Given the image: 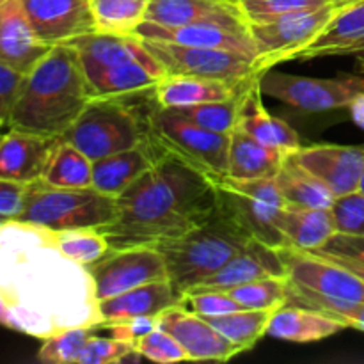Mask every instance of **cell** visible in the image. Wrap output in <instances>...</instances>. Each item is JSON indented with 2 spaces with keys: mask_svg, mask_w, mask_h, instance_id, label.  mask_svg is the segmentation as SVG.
Listing matches in <instances>:
<instances>
[{
  "mask_svg": "<svg viewBox=\"0 0 364 364\" xmlns=\"http://www.w3.org/2000/svg\"><path fill=\"white\" fill-rule=\"evenodd\" d=\"M116 203V220L100 230L110 251L181 237L219 208V187L205 171L164 148Z\"/></svg>",
  "mask_w": 364,
  "mask_h": 364,
  "instance_id": "obj_1",
  "label": "cell"
},
{
  "mask_svg": "<svg viewBox=\"0 0 364 364\" xmlns=\"http://www.w3.org/2000/svg\"><path fill=\"white\" fill-rule=\"evenodd\" d=\"M95 98L84 64L70 43L53 45L25 75L6 127L43 137H63Z\"/></svg>",
  "mask_w": 364,
  "mask_h": 364,
  "instance_id": "obj_2",
  "label": "cell"
},
{
  "mask_svg": "<svg viewBox=\"0 0 364 364\" xmlns=\"http://www.w3.org/2000/svg\"><path fill=\"white\" fill-rule=\"evenodd\" d=\"M251 238V233L219 203V208L205 223L155 247L162 252L171 288L180 299L219 270Z\"/></svg>",
  "mask_w": 364,
  "mask_h": 364,
  "instance_id": "obj_3",
  "label": "cell"
},
{
  "mask_svg": "<svg viewBox=\"0 0 364 364\" xmlns=\"http://www.w3.org/2000/svg\"><path fill=\"white\" fill-rule=\"evenodd\" d=\"M127 96H96L60 139L80 149L95 162L124 151L151 137L149 114L127 102Z\"/></svg>",
  "mask_w": 364,
  "mask_h": 364,
  "instance_id": "obj_4",
  "label": "cell"
},
{
  "mask_svg": "<svg viewBox=\"0 0 364 364\" xmlns=\"http://www.w3.org/2000/svg\"><path fill=\"white\" fill-rule=\"evenodd\" d=\"M117 217L116 198L85 188L52 187L38 180L27 185L16 223L57 233L68 230H102Z\"/></svg>",
  "mask_w": 364,
  "mask_h": 364,
  "instance_id": "obj_5",
  "label": "cell"
},
{
  "mask_svg": "<svg viewBox=\"0 0 364 364\" xmlns=\"http://www.w3.org/2000/svg\"><path fill=\"white\" fill-rule=\"evenodd\" d=\"M149 124L153 137L166 149L183 156L215 181L228 176L231 134L199 127L176 109H164L156 103L149 114Z\"/></svg>",
  "mask_w": 364,
  "mask_h": 364,
  "instance_id": "obj_6",
  "label": "cell"
},
{
  "mask_svg": "<svg viewBox=\"0 0 364 364\" xmlns=\"http://www.w3.org/2000/svg\"><path fill=\"white\" fill-rule=\"evenodd\" d=\"M259 89L263 95L302 112H329L348 109V105L363 95L364 75L355 71L331 78H311L267 70L259 75Z\"/></svg>",
  "mask_w": 364,
  "mask_h": 364,
  "instance_id": "obj_7",
  "label": "cell"
},
{
  "mask_svg": "<svg viewBox=\"0 0 364 364\" xmlns=\"http://www.w3.org/2000/svg\"><path fill=\"white\" fill-rule=\"evenodd\" d=\"M338 13L336 4H326L322 7L297 13L283 14L274 20L249 25V32L255 41L256 75L281 63H287L313 41Z\"/></svg>",
  "mask_w": 364,
  "mask_h": 364,
  "instance_id": "obj_8",
  "label": "cell"
},
{
  "mask_svg": "<svg viewBox=\"0 0 364 364\" xmlns=\"http://www.w3.org/2000/svg\"><path fill=\"white\" fill-rule=\"evenodd\" d=\"M146 48L162 64L166 75H192V77L223 78L242 82L258 77L255 70V57L231 50L206 48V46L178 45L141 38Z\"/></svg>",
  "mask_w": 364,
  "mask_h": 364,
  "instance_id": "obj_9",
  "label": "cell"
},
{
  "mask_svg": "<svg viewBox=\"0 0 364 364\" xmlns=\"http://www.w3.org/2000/svg\"><path fill=\"white\" fill-rule=\"evenodd\" d=\"M85 269L92 279L98 302L153 281L169 279L162 252L155 245L109 251Z\"/></svg>",
  "mask_w": 364,
  "mask_h": 364,
  "instance_id": "obj_10",
  "label": "cell"
},
{
  "mask_svg": "<svg viewBox=\"0 0 364 364\" xmlns=\"http://www.w3.org/2000/svg\"><path fill=\"white\" fill-rule=\"evenodd\" d=\"M290 283L338 301L364 302V283L348 269L311 252L281 249Z\"/></svg>",
  "mask_w": 364,
  "mask_h": 364,
  "instance_id": "obj_11",
  "label": "cell"
},
{
  "mask_svg": "<svg viewBox=\"0 0 364 364\" xmlns=\"http://www.w3.org/2000/svg\"><path fill=\"white\" fill-rule=\"evenodd\" d=\"M288 156L322 181L336 199L359 192L364 174V146H301Z\"/></svg>",
  "mask_w": 364,
  "mask_h": 364,
  "instance_id": "obj_12",
  "label": "cell"
},
{
  "mask_svg": "<svg viewBox=\"0 0 364 364\" xmlns=\"http://www.w3.org/2000/svg\"><path fill=\"white\" fill-rule=\"evenodd\" d=\"M159 327L174 338L188 355V361H230L242 348L210 326L203 316L174 304L159 315Z\"/></svg>",
  "mask_w": 364,
  "mask_h": 364,
  "instance_id": "obj_13",
  "label": "cell"
},
{
  "mask_svg": "<svg viewBox=\"0 0 364 364\" xmlns=\"http://www.w3.org/2000/svg\"><path fill=\"white\" fill-rule=\"evenodd\" d=\"M23 6L38 38L50 46L96 32L89 0H23Z\"/></svg>",
  "mask_w": 364,
  "mask_h": 364,
  "instance_id": "obj_14",
  "label": "cell"
},
{
  "mask_svg": "<svg viewBox=\"0 0 364 364\" xmlns=\"http://www.w3.org/2000/svg\"><path fill=\"white\" fill-rule=\"evenodd\" d=\"M270 276H287V265H284L281 249L270 247L256 238H251L247 245L240 249L233 258L228 259L219 270H215L212 276L203 279L188 291H226L238 284Z\"/></svg>",
  "mask_w": 364,
  "mask_h": 364,
  "instance_id": "obj_15",
  "label": "cell"
},
{
  "mask_svg": "<svg viewBox=\"0 0 364 364\" xmlns=\"http://www.w3.org/2000/svg\"><path fill=\"white\" fill-rule=\"evenodd\" d=\"M144 21L164 27L215 23L235 31H249L238 0H149Z\"/></svg>",
  "mask_w": 364,
  "mask_h": 364,
  "instance_id": "obj_16",
  "label": "cell"
},
{
  "mask_svg": "<svg viewBox=\"0 0 364 364\" xmlns=\"http://www.w3.org/2000/svg\"><path fill=\"white\" fill-rule=\"evenodd\" d=\"M50 48L36 34L23 0H0V64L28 73Z\"/></svg>",
  "mask_w": 364,
  "mask_h": 364,
  "instance_id": "obj_17",
  "label": "cell"
},
{
  "mask_svg": "<svg viewBox=\"0 0 364 364\" xmlns=\"http://www.w3.org/2000/svg\"><path fill=\"white\" fill-rule=\"evenodd\" d=\"M80 55L85 71L98 70V68L112 66L121 63H139L148 68L155 77H166V70L159 63L156 57L146 48L139 36L130 34H103V32H91L70 41Z\"/></svg>",
  "mask_w": 364,
  "mask_h": 364,
  "instance_id": "obj_18",
  "label": "cell"
},
{
  "mask_svg": "<svg viewBox=\"0 0 364 364\" xmlns=\"http://www.w3.org/2000/svg\"><path fill=\"white\" fill-rule=\"evenodd\" d=\"M259 77L242 82H230L223 78L192 77V75H166L156 82L153 98L164 109L199 105L206 102H219L242 96Z\"/></svg>",
  "mask_w": 364,
  "mask_h": 364,
  "instance_id": "obj_19",
  "label": "cell"
},
{
  "mask_svg": "<svg viewBox=\"0 0 364 364\" xmlns=\"http://www.w3.org/2000/svg\"><path fill=\"white\" fill-rule=\"evenodd\" d=\"M59 139L9 128L0 141V178L23 185L41 180Z\"/></svg>",
  "mask_w": 364,
  "mask_h": 364,
  "instance_id": "obj_20",
  "label": "cell"
},
{
  "mask_svg": "<svg viewBox=\"0 0 364 364\" xmlns=\"http://www.w3.org/2000/svg\"><path fill=\"white\" fill-rule=\"evenodd\" d=\"M135 36L144 39H159V41L178 43V45L206 46V48L231 50V52L245 53L256 59L255 41L249 31H235L215 23H194L164 27V25L142 21L135 31Z\"/></svg>",
  "mask_w": 364,
  "mask_h": 364,
  "instance_id": "obj_21",
  "label": "cell"
},
{
  "mask_svg": "<svg viewBox=\"0 0 364 364\" xmlns=\"http://www.w3.org/2000/svg\"><path fill=\"white\" fill-rule=\"evenodd\" d=\"M162 151L164 146L151 134L148 141L141 142L135 148L95 160L92 162V187L103 194L117 198L156 162Z\"/></svg>",
  "mask_w": 364,
  "mask_h": 364,
  "instance_id": "obj_22",
  "label": "cell"
},
{
  "mask_svg": "<svg viewBox=\"0 0 364 364\" xmlns=\"http://www.w3.org/2000/svg\"><path fill=\"white\" fill-rule=\"evenodd\" d=\"M217 183V181H215ZM219 187V203L251 233L252 238L276 249H287L288 242L279 230V212L283 206L269 199L255 198L244 192L233 191L226 185Z\"/></svg>",
  "mask_w": 364,
  "mask_h": 364,
  "instance_id": "obj_23",
  "label": "cell"
},
{
  "mask_svg": "<svg viewBox=\"0 0 364 364\" xmlns=\"http://www.w3.org/2000/svg\"><path fill=\"white\" fill-rule=\"evenodd\" d=\"M364 52V0L338 7L336 16L291 60H311L320 57L359 55Z\"/></svg>",
  "mask_w": 364,
  "mask_h": 364,
  "instance_id": "obj_24",
  "label": "cell"
},
{
  "mask_svg": "<svg viewBox=\"0 0 364 364\" xmlns=\"http://www.w3.org/2000/svg\"><path fill=\"white\" fill-rule=\"evenodd\" d=\"M262 95L263 92L259 89L258 78L242 96L237 128L244 130L245 134H249L263 144L281 149L287 155L297 151L302 146L299 134L287 121L267 112Z\"/></svg>",
  "mask_w": 364,
  "mask_h": 364,
  "instance_id": "obj_25",
  "label": "cell"
},
{
  "mask_svg": "<svg viewBox=\"0 0 364 364\" xmlns=\"http://www.w3.org/2000/svg\"><path fill=\"white\" fill-rule=\"evenodd\" d=\"M348 329L343 322L301 306L284 304L272 313L267 336L294 343H313Z\"/></svg>",
  "mask_w": 364,
  "mask_h": 364,
  "instance_id": "obj_26",
  "label": "cell"
},
{
  "mask_svg": "<svg viewBox=\"0 0 364 364\" xmlns=\"http://www.w3.org/2000/svg\"><path fill=\"white\" fill-rule=\"evenodd\" d=\"M178 302L169 279L153 281L98 302L100 322H119L135 316H159Z\"/></svg>",
  "mask_w": 364,
  "mask_h": 364,
  "instance_id": "obj_27",
  "label": "cell"
},
{
  "mask_svg": "<svg viewBox=\"0 0 364 364\" xmlns=\"http://www.w3.org/2000/svg\"><path fill=\"white\" fill-rule=\"evenodd\" d=\"M277 224L287 238L288 247L304 252L320 249L338 233L333 208L287 205L279 212Z\"/></svg>",
  "mask_w": 364,
  "mask_h": 364,
  "instance_id": "obj_28",
  "label": "cell"
},
{
  "mask_svg": "<svg viewBox=\"0 0 364 364\" xmlns=\"http://www.w3.org/2000/svg\"><path fill=\"white\" fill-rule=\"evenodd\" d=\"M287 153L256 141L240 128L231 132L230 169L228 176L235 180H262L276 178Z\"/></svg>",
  "mask_w": 364,
  "mask_h": 364,
  "instance_id": "obj_29",
  "label": "cell"
},
{
  "mask_svg": "<svg viewBox=\"0 0 364 364\" xmlns=\"http://www.w3.org/2000/svg\"><path fill=\"white\" fill-rule=\"evenodd\" d=\"M276 183L279 187L284 203L290 206L304 208H333L336 196L316 180L311 173L299 166L287 155L279 173L276 174Z\"/></svg>",
  "mask_w": 364,
  "mask_h": 364,
  "instance_id": "obj_30",
  "label": "cell"
},
{
  "mask_svg": "<svg viewBox=\"0 0 364 364\" xmlns=\"http://www.w3.org/2000/svg\"><path fill=\"white\" fill-rule=\"evenodd\" d=\"M96 96H127L155 89L159 77L139 63H121L85 71Z\"/></svg>",
  "mask_w": 364,
  "mask_h": 364,
  "instance_id": "obj_31",
  "label": "cell"
},
{
  "mask_svg": "<svg viewBox=\"0 0 364 364\" xmlns=\"http://www.w3.org/2000/svg\"><path fill=\"white\" fill-rule=\"evenodd\" d=\"M52 187H92V160L64 139H59L41 178Z\"/></svg>",
  "mask_w": 364,
  "mask_h": 364,
  "instance_id": "obj_32",
  "label": "cell"
},
{
  "mask_svg": "<svg viewBox=\"0 0 364 364\" xmlns=\"http://www.w3.org/2000/svg\"><path fill=\"white\" fill-rule=\"evenodd\" d=\"M274 311L265 309H238L217 316H203L223 336L233 341L242 352L251 350L263 336H267L270 316Z\"/></svg>",
  "mask_w": 364,
  "mask_h": 364,
  "instance_id": "obj_33",
  "label": "cell"
},
{
  "mask_svg": "<svg viewBox=\"0 0 364 364\" xmlns=\"http://www.w3.org/2000/svg\"><path fill=\"white\" fill-rule=\"evenodd\" d=\"M96 32L103 34H135L146 20L149 0H89Z\"/></svg>",
  "mask_w": 364,
  "mask_h": 364,
  "instance_id": "obj_34",
  "label": "cell"
},
{
  "mask_svg": "<svg viewBox=\"0 0 364 364\" xmlns=\"http://www.w3.org/2000/svg\"><path fill=\"white\" fill-rule=\"evenodd\" d=\"M244 309H265L276 311L287 304L288 299V277L270 276L262 279L249 281L238 287L226 290Z\"/></svg>",
  "mask_w": 364,
  "mask_h": 364,
  "instance_id": "obj_35",
  "label": "cell"
},
{
  "mask_svg": "<svg viewBox=\"0 0 364 364\" xmlns=\"http://www.w3.org/2000/svg\"><path fill=\"white\" fill-rule=\"evenodd\" d=\"M52 238L66 258L82 267L92 265L110 251L109 242L100 230L52 231Z\"/></svg>",
  "mask_w": 364,
  "mask_h": 364,
  "instance_id": "obj_36",
  "label": "cell"
},
{
  "mask_svg": "<svg viewBox=\"0 0 364 364\" xmlns=\"http://www.w3.org/2000/svg\"><path fill=\"white\" fill-rule=\"evenodd\" d=\"M92 327H68L43 340L38 361L46 364H78L82 350L92 336Z\"/></svg>",
  "mask_w": 364,
  "mask_h": 364,
  "instance_id": "obj_37",
  "label": "cell"
},
{
  "mask_svg": "<svg viewBox=\"0 0 364 364\" xmlns=\"http://www.w3.org/2000/svg\"><path fill=\"white\" fill-rule=\"evenodd\" d=\"M244 96V95H242ZM242 96L231 100H219V102H206L199 105L181 107L176 109L199 127L208 128L217 134H231L238 124V112H240Z\"/></svg>",
  "mask_w": 364,
  "mask_h": 364,
  "instance_id": "obj_38",
  "label": "cell"
},
{
  "mask_svg": "<svg viewBox=\"0 0 364 364\" xmlns=\"http://www.w3.org/2000/svg\"><path fill=\"white\" fill-rule=\"evenodd\" d=\"M326 4L331 2L327 0H238V7L249 25L262 23L297 11L316 9Z\"/></svg>",
  "mask_w": 364,
  "mask_h": 364,
  "instance_id": "obj_39",
  "label": "cell"
},
{
  "mask_svg": "<svg viewBox=\"0 0 364 364\" xmlns=\"http://www.w3.org/2000/svg\"><path fill=\"white\" fill-rule=\"evenodd\" d=\"M181 309L199 316H217L244 309L230 294L220 290L187 291L176 302Z\"/></svg>",
  "mask_w": 364,
  "mask_h": 364,
  "instance_id": "obj_40",
  "label": "cell"
},
{
  "mask_svg": "<svg viewBox=\"0 0 364 364\" xmlns=\"http://www.w3.org/2000/svg\"><path fill=\"white\" fill-rule=\"evenodd\" d=\"M135 348L144 355V359L155 361L160 364H169V363H183L188 361L187 352L181 348V345L174 340L171 334L166 331L155 329L153 333L146 334L141 340L135 343Z\"/></svg>",
  "mask_w": 364,
  "mask_h": 364,
  "instance_id": "obj_41",
  "label": "cell"
},
{
  "mask_svg": "<svg viewBox=\"0 0 364 364\" xmlns=\"http://www.w3.org/2000/svg\"><path fill=\"white\" fill-rule=\"evenodd\" d=\"M135 348L130 341L117 340V338L91 336L87 345L82 350L78 364H112L123 363L124 355Z\"/></svg>",
  "mask_w": 364,
  "mask_h": 364,
  "instance_id": "obj_42",
  "label": "cell"
},
{
  "mask_svg": "<svg viewBox=\"0 0 364 364\" xmlns=\"http://www.w3.org/2000/svg\"><path fill=\"white\" fill-rule=\"evenodd\" d=\"M336 228L340 233L364 235V194H354L338 198L333 205Z\"/></svg>",
  "mask_w": 364,
  "mask_h": 364,
  "instance_id": "obj_43",
  "label": "cell"
},
{
  "mask_svg": "<svg viewBox=\"0 0 364 364\" xmlns=\"http://www.w3.org/2000/svg\"><path fill=\"white\" fill-rule=\"evenodd\" d=\"M311 255L336 256V258L355 259L364 263V235L340 233L338 231L326 245L311 251Z\"/></svg>",
  "mask_w": 364,
  "mask_h": 364,
  "instance_id": "obj_44",
  "label": "cell"
},
{
  "mask_svg": "<svg viewBox=\"0 0 364 364\" xmlns=\"http://www.w3.org/2000/svg\"><path fill=\"white\" fill-rule=\"evenodd\" d=\"M110 338L137 343L142 336L159 329V316H135V318L119 320V322L105 323Z\"/></svg>",
  "mask_w": 364,
  "mask_h": 364,
  "instance_id": "obj_45",
  "label": "cell"
},
{
  "mask_svg": "<svg viewBox=\"0 0 364 364\" xmlns=\"http://www.w3.org/2000/svg\"><path fill=\"white\" fill-rule=\"evenodd\" d=\"M25 75L27 73H21L14 68L0 64V117L6 123L9 119L11 110H13L18 96H20Z\"/></svg>",
  "mask_w": 364,
  "mask_h": 364,
  "instance_id": "obj_46",
  "label": "cell"
},
{
  "mask_svg": "<svg viewBox=\"0 0 364 364\" xmlns=\"http://www.w3.org/2000/svg\"><path fill=\"white\" fill-rule=\"evenodd\" d=\"M25 192H27V185L0 178V213L11 217L13 220L16 219V215L23 208Z\"/></svg>",
  "mask_w": 364,
  "mask_h": 364,
  "instance_id": "obj_47",
  "label": "cell"
},
{
  "mask_svg": "<svg viewBox=\"0 0 364 364\" xmlns=\"http://www.w3.org/2000/svg\"><path fill=\"white\" fill-rule=\"evenodd\" d=\"M348 112H350L352 121H354L361 130H364V92L359 95L358 98L348 105Z\"/></svg>",
  "mask_w": 364,
  "mask_h": 364,
  "instance_id": "obj_48",
  "label": "cell"
},
{
  "mask_svg": "<svg viewBox=\"0 0 364 364\" xmlns=\"http://www.w3.org/2000/svg\"><path fill=\"white\" fill-rule=\"evenodd\" d=\"M322 256V255H318ZM323 258L327 259H333L334 263H340L341 267H345V269H348L350 272H354L355 276L359 277V279L364 283V263L361 262H355V259H347V258H336V256H323Z\"/></svg>",
  "mask_w": 364,
  "mask_h": 364,
  "instance_id": "obj_49",
  "label": "cell"
},
{
  "mask_svg": "<svg viewBox=\"0 0 364 364\" xmlns=\"http://www.w3.org/2000/svg\"><path fill=\"white\" fill-rule=\"evenodd\" d=\"M354 59H355V71L364 75V52L359 53V55H355Z\"/></svg>",
  "mask_w": 364,
  "mask_h": 364,
  "instance_id": "obj_50",
  "label": "cell"
},
{
  "mask_svg": "<svg viewBox=\"0 0 364 364\" xmlns=\"http://www.w3.org/2000/svg\"><path fill=\"white\" fill-rule=\"evenodd\" d=\"M9 223H13V219H11V217L2 215V213H0V228L7 226V224H9Z\"/></svg>",
  "mask_w": 364,
  "mask_h": 364,
  "instance_id": "obj_51",
  "label": "cell"
},
{
  "mask_svg": "<svg viewBox=\"0 0 364 364\" xmlns=\"http://www.w3.org/2000/svg\"><path fill=\"white\" fill-rule=\"evenodd\" d=\"M358 2H363V0H343V2L338 4V7H347V6H352V4H358Z\"/></svg>",
  "mask_w": 364,
  "mask_h": 364,
  "instance_id": "obj_52",
  "label": "cell"
},
{
  "mask_svg": "<svg viewBox=\"0 0 364 364\" xmlns=\"http://www.w3.org/2000/svg\"><path fill=\"white\" fill-rule=\"evenodd\" d=\"M359 192L364 194V174H363V180H361V185H359Z\"/></svg>",
  "mask_w": 364,
  "mask_h": 364,
  "instance_id": "obj_53",
  "label": "cell"
},
{
  "mask_svg": "<svg viewBox=\"0 0 364 364\" xmlns=\"http://www.w3.org/2000/svg\"><path fill=\"white\" fill-rule=\"evenodd\" d=\"M4 127H6V121H4V119H2V117H0V130H2V128H4Z\"/></svg>",
  "mask_w": 364,
  "mask_h": 364,
  "instance_id": "obj_54",
  "label": "cell"
},
{
  "mask_svg": "<svg viewBox=\"0 0 364 364\" xmlns=\"http://www.w3.org/2000/svg\"><path fill=\"white\" fill-rule=\"evenodd\" d=\"M327 2H331V4H336V6H338V4H340V2H343V0H327Z\"/></svg>",
  "mask_w": 364,
  "mask_h": 364,
  "instance_id": "obj_55",
  "label": "cell"
},
{
  "mask_svg": "<svg viewBox=\"0 0 364 364\" xmlns=\"http://www.w3.org/2000/svg\"><path fill=\"white\" fill-rule=\"evenodd\" d=\"M2 137H4V134H2V130H0V141H2Z\"/></svg>",
  "mask_w": 364,
  "mask_h": 364,
  "instance_id": "obj_56",
  "label": "cell"
}]
</instances>
